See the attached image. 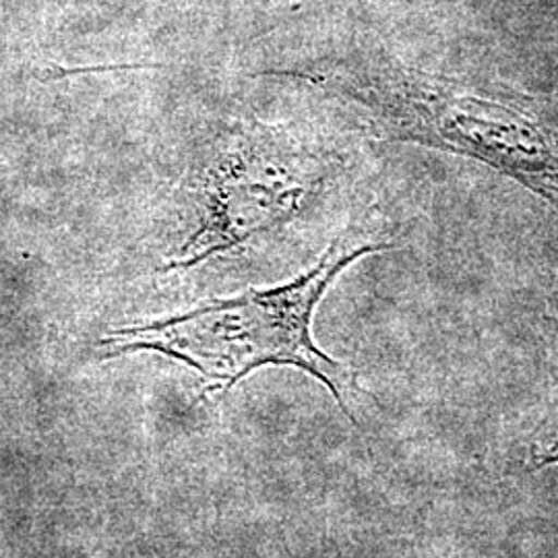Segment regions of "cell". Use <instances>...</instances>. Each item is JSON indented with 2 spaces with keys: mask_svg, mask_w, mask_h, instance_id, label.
I'll return each instance as SVG.
<instances>
[{
  "mask_svg": "<svg viewBox=\"0 0 558 558\" xmlns=\"http://www.w3.org/2000/svg\"><path fill=\"white\" fill-rule=\"evenodd\" d=\"M389 246L339 236L319 263L278 288L251 290L236 299L214 300L195 311L147 325L126 327L100 339L108 356L151 350L180 360L207 380V393L230 391L232 385L265 364L296 366L320 380L341 412L356 424L348 393L354 375L317 348L311 325L329 286L354 260Z\"/></svg>",
  "mask_w": 558,
  "mask_h": 558,
  "instance_id": "cell-1",
  "label": "cell"
},
{
  "mask_svg": "<svg viewBox=\"0 0 558 558\" xmlns=\"http://www.w3.org/2000/svg\"><path fill=\"white\" fill-rule=\"evenodd\" d=\"M398 140L484 166L558 209V106L499 83L401 71L345 89Z\"/></svg>",
  "mask_w": 558,
  "mask_h": 558,
  "instance_id": "cell-2",
  "label": "cell"
},
{
  "mask_svg": "<svg viewBox=\"0 0 558 558\" xmlns=\"http://www.w3.org/2000/svg\"><path fill=\"white\" fill-rule=\"evenodd\" d=\"M558 465V398L548 405L525 442V468L542 470Z\"/></svg>",
  "mask_w": 558,
  "mask_h": 558,
  "instance_id": "cell-3",
  "label": "cell"
},
{
  "mask_svg": "<svg viewBox=\"0 0 558 558\" xmlns=\"http://www.w3.org/2000/svg\"><path fill=\"white\" fill-rule=\"evenodd\" d=\"M544 329H546V338H548V348H550V356L555 360V368L558 373V269L555 278L550 281V290L544 300Z\"/></svg>",
  "mask_w": 558,
  "mask_h": 558,
  "instance_id": "cell-4",
  "label": "cell"
}]
</instances>
